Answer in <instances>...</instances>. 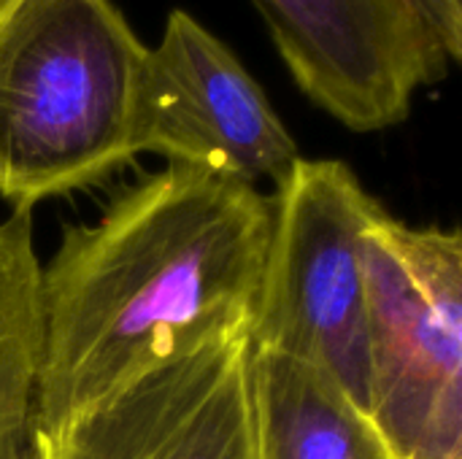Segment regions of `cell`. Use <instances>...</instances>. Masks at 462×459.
<instances>
[{
  "label": "cell",
  "instance_id": "9",
  "mask_svg": "<svg viewBox=\"0 0 462 459\" xmlns=\"http://www.w3.org/2000/svg\"><path fill=\"white\" fill-rule=\"evenodd\" d=\"M41 260L30 214L0 219V459H41Z\"/></svg>",
  "mask_w": 462,
  "mask_h": 459
},
{
  "label": "cell",
  "instance_id": "6",
  "mask_svg": "<svg viewBox=\"0 0 462 459\" xmlns=\"http://www.w3.org/2000/svg\"><path fill=\"white\" fill-rule=\"evenodd\" d=\"M300 92L355 133L401 124L452 60L417 0H252Z\"/></svg>",
  "mask_w": 462,
  "mask_h": 459
},
{
  "label": "cell",
  "instance_id": "8",
  "mask_svg": "<svg viewBox=\"0 0 462 459\" xmlns=\"http://www.w3.org/2000/svg\"><path fill=\"white\" fill-rule=\"evenodd\" d=\"M249 392L257 459H398L374 417L298 357L252 346Z\"/></svg>",
  "mask_w": 462,
  "mask_h": 459
},
{
  "label": "cell",
  "instance_id": "3",
  "mask_svg": "<svg viewBox=\"0 0 462 459\" xmlns=\"http://www.w3.org/2000/svg\"><path fill=\"white\" fill-rule=\"evenodd\" d=\"M371 417L398 459H462V238L379 208L365 230Z\"/></svg>",
  "mask_w": 462,
  "mask_h": 459
},
{
  "label": "cell",
  "instance_id": "10",
  "mask_svg": "<svg viewBox=\"0 0 462 459\" xmlns=\"http://www.w3.org/2000/svg\"><path fill=\"white\" fill-rule=\"evenodd\" d=\"M417 8L436 32L447 57L457 62L462 57V0H417Z\"/></svg>",
  "mask_w": 462,
  "mask_h": 459
},
{
  "label": "cell",
  "instance_id": "4",
  "mask_svg": "<svg viewBox=\"0 0 462 459\" xmlns=\"http://www.w3.org/2000/svg\"><path fill=\"white\" fill-rule=\"evenodd\" d=\"M252 346L298 357L371 414L365 230L382 203L341 160L300 157L276 184Z\"/></svg>",
  "mask_w": 462,
  "mask_h": 459
},
{
  "label": "cell",
  "instance_id": "11",
  "mask_svg": "<svg viewBox=\"0 0 462 459\" xmlns=\"http://www.w3.org/2000/svg\"><path fill=\"white\" fill-rule=\"evenodd\" d=\"M14 5H16V0H0V22L8 16V11H11Z\"/></svg>",
  "mask_w": 462,
  "mask_h": 459
},
{
  "label": "cell",
  "instance_id": "5",
  "mask_svg": "<svg viewBox=\"0 0 462 459\" xmlns=\"http://www.w3.org/2000/svg\"><path fill=\"white\" fill-rule=\"evenodd\" d=\"M135 151L246 184H279L300 160L263 87L181 8L171 11L160 46L146 49L141 65Z\"/></svg>",
  "mask_w": 462,
  "mask_h": 459
},
{
  "label": "cell",
  "instance_id": "7",
  "mask_svg": "<svg viewBox=\"0 0 462 459\" xmlns=\"http://www.w3.org/2000/svg\"><path fill=\"white\" fill-rule=\"evenodd\" d=\"M249 330L222 333L41 433V459H257Z\"/></svg>",
  "mask_w": 462,
  "mask_h": 459
},
{
  "label": "cell",
  "instance_id": "2",
  "mask_svg": "<svg viewBox=\"0 0 462 459\" xmlns=\"http://www.w3.org/2000/svg\"><path fill=\"white\" fill-rule=\"evenodd\" d=\"M146 46L111 0H16L0 22V200L92 187L135 151Z\"/></svg>",
  "mask_w": 462,
  "mask_h": 459
},
{
  "label": "cell",
  "instance_id": "1",
  "mask_svg": "<svg viewBox=\"0 0 462 459\" xmlns=\"http://www.w3.org/2000/svg\"><path fill=\"white\" fill-rule=\"evenodd\" d=\"M273 200L230 176L165 165L41 265L38 427L49 433L143 371L249 330Z\"/></svg>",
  "mask_w": 462,
  "mask_h": 459
}]
</instances>
